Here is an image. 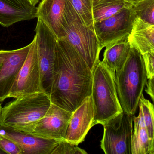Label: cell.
<instances>
[{"label": "cell", "instance_id": "7a4b0ae2", "mask_svg": "<svg viewBox=\"0 0 154 154\" xmlns=\"http://www.w3.org/2000/svg\"><path fill=\"white\" fill-rule=\"evenodd\" d=\"M147 80L142 55L131 46L125 64L115 73L117 94L124 112L133 115L136 113Z\"/></svg>", "mask_w": 154, "mask_h": 154}, {"label": "cell", "instance_id": "8992f818", "mask_svg": "<svg viewBox=\"0 0 154 154\" xmlns=\"http://www.w3.org/2000/svg\"><path fill=\"white\" fill-rule=\"evenodd\" d=\"M134 115L124 111L103 123L101 148L106 154H131Z\"/></svg>", "mask_w": 154, "mask_h": 154}, {"label": "cell", "instance_id": "5bb4252c", "mask_svg": "<svg viewBox=\"0 0 154 154\" xmlns=\"http://www.w3.org/2000/svg\"><path fill=\"white\" fill-rule=\"evenodd\" d=\"M37 8L29 0H0V25L9 27L37 18Z\"/></svg>", "mask_w": 154, "mask_h": 154}, {"label": "cell", "instance_id": "83f0119b", "mask_svg": "<svg viewBox=\"0 0 154 154\" xmlns=\"http://www.w3.org/2000/svg\"><path fill=\"white\" fill-rule=\"evenodd\" d=\"M29 1L31 4L35 6H36L39 1V0H29Z\"/></svg>", "mask_w": 154, "mask_h": 154}, {"label": "cell", "instance_id": "9a60e30c", "mask_svg": "<svg viewBox=\"0 0 154 154\" xmlns=\"http://www.w3.org/2000/svg\"><path fill=\"white\" fill-rule=\"evenodd\" d=\"M66 0H42L37 11V18L43 21L58 39L63 38V23Z\"/></svg>", "mask_w": 154, "mask_h": 154}, {"label": "cell", "instance_id": "d6986e66", "mask_svg": "<svg viewBox=\"0 0 154 154\" xmlns=\"http://www.w3.org/2000/svg\"><path fill=\"white\" fill-rule=\"evenodd\" d=\"M132 3L128 0H100L93 8L94 22L107 18L126 8Z\"/></svg>", "mask_w": 154, "mask_h": 154}, {"label": "cell", "instance_id": "f546056e", "mask_svg": "<svg viewBox=\"0 0 154 154\" xmlns=\"http://www.w3.org/2000/svg\"><path fill=\"white\" fill-rule=\"evenodd\" d=\"M129 2L131 3H133V2H136L138 1L139 0H128Z\"/></svg>", "mask_w": 154, "mask_h": 154}, {"label": "cell", "instance_id": "f1b7e54d", "mask_svg": "<svg viewBox=\"0 0 154 154\" xmlns=\"http://www.w3.org/2000/svg\"><path fill=\"white\" fill-rule=\"evenodd\" d=\"M100 1V0H92V3L93 7L94 6H95V5H96V4L98 3Z\"/></svg>", "mask_w": 154, "mask_h": 154}, {"label": "cell", "instance_id": "7402d4cb", "mask_svg": "<svg viewBox=\"0 0 154 154\" xmlns=\"http://www.w3.org/2000/svg\"><path fill=\"white\" fill-rule=\"evenodd\" d=\"M141 109L143 119L149 137L152 140H154V109L153 104L146 99L142 94L140 98L138 103Z\"/></svg>", "mask_w": 154, "mask_h": 154}, {"label": "cell", "instance_id": "4316f807", "mask_svg": "<svg viewBox=\"0 0 154 154\" xmlns=\"http://www.w3.org/2000/svg\"><path fill=\"white\" fill-rule=\"evenodd\" d=\"M4 50H0V68L2 66V63H3V58H4Z\"/></svg>", "mask_w": 154, "mask_h": 154}, {"label": "cell", "instance_id": "3957f363", "mask_svg": "<svg viewBox=\"0 0 154 154\" xmlns=\"http://www.w3.org/2000/svg\"><path fill=\"white\" fill-rule=\"evenodd\" d=\"M51 104L47 93L16 98L2 107L0 127L30 134Z\"/></svg>", "mask_w": 154, "mask_h": 154}, {"label": "cell", "instance_id": "cb8c5ba5", "mask_svg": "<svg viewBox=\"0 0 154 154\" xmlns=\"http://www.w3.org/2000/svg\"><path fill=\"white\" fill-rule=\"evenodd\" d=\"M0 149L3 153L22 154V151L17 144L0 134Z\"/></svg>", "mask_w": 154, "mask_h": 154}, {"label": "cell", "instance_id": "44dd1931", "mask_svg": "<svg viewBox=\"0 0 154 154\" xmlns=\"http://www.w3.org/2000/svg\"><path fill=\"white\" fill-rule=\"evenodd\" d=\"M86 26L93 29L92 0H68Z\"/></svg>", "mask_w": 154, "mask_h": 154}, {"label": "cell", "instance_id": "e0dca14e", "mask_svg": "<svg viewBox=\"0 0 154 154\" xmlns=\"http://www.w3.org/2000/svg\"><path fill=\"white\" fill-rule=\"evenodd\" d=\"M105 48L101 62L115 79V73L122 68L128 58L131 45L126 38L116 41Z\"/></svg>", "mask_w": 154, "mask_h": 154}, {"label": "cell", "instance_id": "52a82bcc", "mask_svg": "<svg viewBox=\"0 0 154 154\" xmlns=\"http://www.w3.org/2000/svg\"><path fill=\"white\" fill-rule=\"evenodd\" d=\"M136 19L135 12L131 7L107 18L94 22L93 30L100 50L116 41L128 38Z\"/></svg>", "mask_w": 154, "mask_h": 154}, {"label": "cell", "instance_id": "5b68a950", "mask_svg": "<svg viewBox=\"0 0 154 154\" xmlns=\"http://www.w3.org/2000/svg\"><path fill=\"white\" fill-rule=\"evenodd\" d=\"M91 96L94 110L93 126L103 125L123 111L118 98L114 77L100 60L93 71Z\"/></svg>", "mask_w": 154, "mask_h": 154}, {"label": "cell", "instance_id": "484cf974", "mask_svg": "<svg viewBox=\"0 0 154 154\" xmlns=\"http://www.w3.org/2000/svg\"><path fill=\"white\" fill-rule=\"evenodd\" d=\"M148 81L147 82L146 85L147 88L145 91L147 94L150 96V98L152 99V100L154 101V77L148 79Z\"/></svg>", "mask_w": 154, "mask_h": 154}, {"label": "cell", "instance_id": "ffe728a7", "mask_svg": "<svg viewBox=\"0 0 154 154\" xmlns=\"http://www.w3.org/2000/svg\"><path fill=\"white\" fill-rule=\"evenodd\" d=\"M131 8L136 17L154 25V0H139L132 3Z\"/></svg>", "mask_w": 154, "mask_h": 154}, {"label": "cell", "instance_id": "d4e9b609", "mask_svg": "<svg viewBox=\"0 0 154 154\" xmlns=\"http://www.w3.org/2000/svg\"><path fill=\"white\" fill-rule=\"evenodd\" d=\"M147 79L154 77V52L142 54Z\"/></svg>", "mask_w": 154, "mask_h": 154}, {"label": "cell", "instance_id": "8fae6325", "mask_svg": "<svg viewBox=\"0 0 154 154\" xmlns=\"http://www.w3.org/2000/svg\"><path fill=\"white\" fill-rule=\"evenodd\" d=\"M31 45L32 42L19 49L4 51L3 63L0 68V103L8 99Z\"/></svg>", "mask_w": 154, "mask_h": 154}, {"label": "cell", "instance_id": "7c38bea8", "mask_svg": "<svg viewBox=\"0 0 154 154\" xmlns=\"http://www.w3.org/2000/svg\"><path fill=\"white\" fill-rule=\"evenodd\" d=\"M94 110L91 95L87 96L73 112L66 130V141L78 146L84 140L93 126Z\"/></svg>", "mask_w": 154, "mask_h": 154}, {"label": "cell", "instance_id": "9c48e42d", "mask_svg": "<svg viewBox=\"0 0 154 154\" xmlns=\"http://www.w3.org/2000/svg\"><path fill=\"white\" fill-rule=\"evenodd\" d=\"M35 32L41 79L46 91L49 94L58 39L47 26L40 20L38 19Z\"/></svg>", "mask_w": 154, "mask_h": 154}, {"label": "cell", "instance_id": "6da1fadb", "mask_svg": "<svg viewBox=\"0 0 154 154\" xmlns=\"http://www.w3.org/2000/svg\"><path fill=\"white\" fill-rule=\"evenodd\" d=\"M93 71L74 48L58 39L49 91L52 103L73 112L91 95Z\"/></svg>", "mask_w": 154, "mask_h": 154}, {"label": "cell", "instance_id": "ac0fdd59", "mask_svg": "<svg viewBox=\"0 0 154 154\" xmlns=\"http://www.w3.org/2000/svg\"><path fill=\"white\" fill-rule=\"evenodd\" d=\"M133 122L134 129L131 137V154H154V140L149 137L140 108L138 116H133Z\"/></svg>", "mask_w": 154, "mask_h": 154}, {"label": "cell", "instance_id": "ba28073f", "mask_svg": "<svg viewBox=\"0 0 154 154\" xmlns=\"http://www.w3.org/2000/svg\"><path fill=\"white\" fill-rule=\"evenodd\" d=\"M41 93L47 92L41 79L34 37L27 57L18 73L8 98L16 99Z\"/></svg>", "mask_w": 154, "mask_h": 154}, {"label": "cell", "instance_id": "30bf717a", "mask_svg": "<svg viewBox=\"0 0 154 154\" xmlns=\"http://www.w3.org/2000/svg\"><path fill=\"white\" fill-rule=\"evenodd\" d=\"M72 113L51 103L48 110L30 134L47 139L65 140Z\"/></svg>", "mask_w": 154, "mask_h": 154}, {"label": "cell", "instance_id": "277c9868", "mask_svg": "<svg viewBox=\"0 0 154 154\" xmlns=\"http://www.w3.org/2000/svg\"><path fill=\"white\" fill-rule=\"evenodd\" d=\"M62 29L61 39L68 42L93 71L101 51L98 39L93 29L85 25L68 0H66Z\"/></svg>", "mask_w": 154, "mask_h": 154}, {"label": "cell", "instance_id": "603a6c76", "mask_svg": "<svg viewBox=\"0 0 154 154\" xmlns=\"http://www.w3.org/2000/svg\"><path fill=\"white\" fill-rule=\"evenodd\" d=\"M87 152L66 140H60L52 154H85Z\"/></svg>", "mask_w": 154, "mask_h": 154}, {"label": "cell", "instance_id": "4dcf8cb0", "mask_svg": "<svg viewBox=\"0 0 154 154\" xmlns=\"http://www.w3.org/2000/svg\"><path fill=\"white\" fill-rule=\"evenodd\" d=\"M2 104L0 103V117H1V114L2 109Z\"/></svg>", "mask_w": 154, "mask_h": 154}, {"label": "cell", "instance_id": "2e32d148", "mask_svg": "<svg viewBox=\"0 0 154 154\" xmlns=\"http://www.w3.org/2000/svg\"><path fill=\"white\" fill-rule=\"evenodd\" d=\"M128 40L130 45L137 49L142 55L154 52V25L136 17Z\"/></svg>", "mask_w": 154, "mask_h": 154}, {"label": "cell", "instance_id": "4fadbf2b", "mask_svg": "<svg viewBox=\"0 0 154 154\" xmlns=\"http://www.w3.org/2000/svg\"><path fill=\"white\" fill-rule=\"evenodd\" d=\"M0 134L17 144L22 154H52L60 141L38 137L2 127H0Z\"/></svg>", "mask_w": 154, "mask_h": 154}]
</instances>
